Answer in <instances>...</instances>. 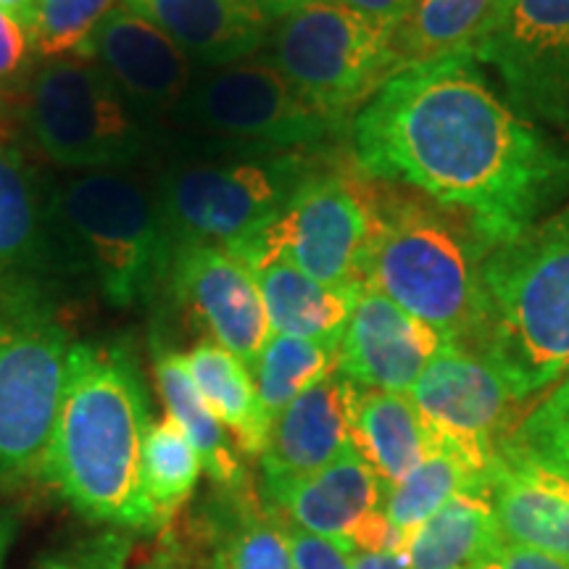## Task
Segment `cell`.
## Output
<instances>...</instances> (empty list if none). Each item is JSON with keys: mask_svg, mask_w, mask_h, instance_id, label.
Instances as JSON below:
<instances>
[{"mask_svg": "<svg viewBox=\"0 0 569 569\" xmlns=\"http://www.w3.org/2000/svg\"><path fill=\"white\" fill-rule=\"evenodd\" d=\"M361 388L332 372L284 407L269 427L261 453V486L274 488L301 480L332 465L351 448Z\"/></svg>", "mask_w": 569, "mask_h": 569, "instance_id": "cell-17", "label": "cell"}, {"mask_svg": "<svg viewBox=\"0 0 569 569\" xmlns=\"http://www.w3.org/2000/svg\"><path fill=\"white\" fill-rule=\"evenodd\" d=\"M188 525L209 543L222 569H293L288 525L267 507L253 482L213 486Z\"/></svg>", "mask_w": 569, "mask_h": 569, "instance_id": "cell-21", "label": "cell"}, {"mask_svg": "<svg viewBox=\"0 0 569 569\" xmlns=\"http://www.w3.org/2000/svg\"><path fill=\"white\" fill-rule=\"evenodd\" d=\"M174 124L246 151H317L343 132L269 59H246L198 77Z\"/></svg>", "mask_w": 569, "mask_h": 569, "instance_id": "cell-11", "label": "cell"}, {"mask_svg": "<svg viewBox=\"0 0 569 569\" xmlns=\"http://www.w3.org/2000/svg\"><path fill=\"white\" fill-rule=\"evenodd\" d=\"M117 9V0H38L30 27L34 56L42 61L90 59L98 24Z\"/></svg>", "mask_w": 569, "mask_h": 569, "instance_id": "cell-32", "label": "cell"}, {"mask_svg": "<svg viewBox=\"0 0 569 569\" xmlns=\"http://www.w3.org/2000/svg\"><path fill=\"white\" fill-rule=\"evenodd\" d=\"M317 151L182 153L163 167L153 198L172 251L230 248L272 222L319 163Z\"/></svg>", "mask_w": 569, "mask_h": 569, "instance_id": "cell-7", "label": "cell"}, {"mask_svg": "<svg viewBox=\"0 0 569 569\" xmlns=\"http://www.w3.org/2000/svg\"><path fill=\"white\" fill-rule=\"evenodd\" d=\"M196 67L222 69L253 59L272 38L274 19L243 0H127Z\"/></svg>", "mask_w": 569, "mask_h": 569, "instance_id": "cell-20", "label": "cell"}, {"mask_svg": "<svg viewBox=\"0 0 569 569\" xmlns=\"http://www.w3.org/2000/svg\"><path fill=\"white\" fill-rule=\"evenodd\" d=\"M472 56L519 117L569 142V0H501Z\"/></svg>", "mask_w": 569, "mask_h": 569, "instance_id": "cell-12", "label": "cell"}, {"mask_svg": "<svg viewBox=\"0 0 569 569\" xmlns=\"http://www.w3.org/2000/svg\"><path fill=\"white\" fill-rule=\"evenodd\" d=\"M549 396H553V398H561V401H569V372H567L565 377H561L559 386L553 388Z\"/></svg>", "mask_w": 569, "mask_h": 569, "instance_id": "cell-44", "label": "cell"}, {"mask_svg": "<svg viewBox=\"0 0 569 569\" xmlns=\"http://www.w3.org/2000/svg\"><path fill=\"white\" fill-rule=\"evenodd\" d=\"M17 515L11 509H0V569H3L6 557H9L13 536H17Z\"/></svg>", "mask_w": 569, "mask_h": 569, "instance_id": "cell-42", "label": "cell"}, {"mask_svg": "<svg viewBox=\"0 0 569 569\" xmlns=\"http://www.w3.org/2000/svg\"><path fill=\"white\" fill-rule=\"evenodd\" d=\"M467 348L486 356L519 403L569 372V198L480 261Z\"/></svg>", "mask_w": 569, "mask_h": 569, "instance_id": "cell-3", "label": "cell"}, {"mask_svg": "<svg viewBox=\"0 0 569 569\" xmlns=\"http://www.w3.org/2000/svg\"><path fill=\"white\" fill-rule=\"evenodd\" d=\"M174 303L211 336L217 346L251 369L272 338L259 280L243 261L217 246L174 248L167 272Z\"/></svg>", "mask_w": 569, "mask_h": 569, "instance_id": "cell-14", "label": "cell"}, {"mask_svg": "<svg viewBox=\"0 0 569 569\" xmlns=\"http://www.w3.org/2000/svg\"><path fill=\"white\" fill-rule=\"evenodd\" d=\"M61 274H84L119 309L151 301L172 243L156 198L122 172H90L51 190Z\"/></svg>", "mask_w": 569, "mask_h": 569, "instance_id": "cell-6", "label": "cell"}, {"mask_svg": "<svg viewBox=\"0 0 569 569\" xmlns=\"http://www.w3.org/2000/svg\"><path fill=\"white\" fill-rule=\"evenodd\" d=\"M411 403L443 448L486 475L517 422L519 401L486 356L448 343L409 390Z\"/></svg>", "mask_w": 569, "mask_h": 569, "instance_id": "cell-13", "label": "cell"}, {"mask_svg": "<svg viewBox=\"0 0 569 569\" xmlns=\"http://www.w3.org/2000/svg\"><path fill=\"white\" fill-rule=\"evenodd\" d=\"M188 367L203 401L217 415L246 459L261 457L269 438V419L261 411L251 369L213 340H201L188 353Z\"/></svg>", "mask_w": 569, "mask_h": 569, "instance_id": "cell-27", "label": "cell"}, {"mask_svg": "<svg viewBox=\"0 0 569 569\" xmlns=\"http://www.w3.org/2000/svg\"><path fill=\"white\" fill-rule=\"evenodd\" d=\"M151 425L148 390L130 346L122 340L74 343L40 480L92 522L124 532H161L142 482V446Z\"/></svg>", "mask_w": 569, "mask_h": 569, "instance_id": "cell-2", "label": "cell"}, {"mask_svg": "<svg viewBox=\"0 0 569 569\" xmlns=\"http://www.w3.org/2000/svg\"><path fill=\"white\" fill-rule=\"evenodd\" d=\"M503 538L569 559V475L515 443H503L482 475Z\"/></svg>", "mask_w": 569, "mask_h": 569, "instance_id": "cell-18", "label": "cell"}, {"mask_svg": "<svg viewBox=\"0 0 569 569\" xmlns=\"http://www.w3.org/2000/svg\"><path fill=\"white\" fill-rule=\"evenodd\" d=\"M340 340L272 336L251 367L261 411L274 422L284 407L338 369Z\"/></svg>", "mask_w": 569, "mask_h": 569, "instance_id": "cell-29", "label": "cell"}, {"mask_svg": "<svg viewBox=\"0 0 569 569\" xmlns=\"http://www.w3.org/2000/svg\"><path fill=\"white\" fill-rule=\"evenodd\" d=\"M332 3L359 13V17H365L367 21H372V24L382 27V30L393 34V30L401 24L403 17H407L415 0H332Z\"/></svg>", "mask_w": 569, "mask_h": 569, "instance_id": "cell-39", "label": "cell"}, {"mask_svg": "<svg viewBox=\"0 0 569 569\" xmlns=\"http://www.w3.org/2000/svg\"><path fill=\"white\" fill-rule=\"evenodd\" d=\"M501 0H415L390 34L398 71L472 53Z\"/></svg>", "mask_w": 569, "mask_h": 569, "instance_id": "cell-28", "label": "cell"}, {"mask_svg": "<svg viewBox=\"0 0 569 569\" xmlns=\"http://www.w3.org/2000/svg\"><path fill=\"white\" fill-rule=\"evenodd\" d=\"M290 553H293V569H353L351 551L336 540L315 536L288 525Z\"/></svg>", "mask_w": 569, "mask_h": 569, "instance_id": "cell-37", "label": "cell"}, {"mask_svg": "<svg viewBox=\"0 0 569 569\" xmlns=\"http://www.w3.org/2000/svg\"><path fill=\"white\" fill-rule=\"evenodd\" d=\"M448 343L436 327L365 284L340 338L338 372L361 390L409 393Z\"/></svg>", "mask_w": 569, "mask_h": 569, "instance_id": "cell-16", "label": "cell"}, {"mask_svg": "<svg viewBox=\"0 0 569 569\" xmlns=\"http://www.w3.org/2000/svg\"><path fill=\"white\" fill-rule=\"evenodd\" d=\"M486 246L465 219L415 190L372 180V240L365 284L469 346L478 317V269Z\"/></svg>", "mask_w": 569, "mask_h": 569, "instance_id": "cell-4", "label": "cell"}, {"mask_svg": "<svg viewBox=\"0 0 569 569\" xmlns=\"http://www.w3.org/2000/svg\"><path fill=\"white\" fill-rule=\"evenodd\" d=\"M351 446L377 475L382 488L390 490L440 443L411 403L409 393L361 390Z\"/></svg>", "mask_w": 569, "mask_h": 569, "instance_id": "cell-23", "label": "cell"}, {"mask_svg": "<svg viewBox=\"0 0 569 569\" xmlns=\"http://www.w3.org/2000/svg\"><path fill=\"white\" fill-rule=\"evenodd\" d=\"M372 240V180L353 167L322 161L272 222L224 248L259 272L288 261L325 284H365Z\"/></svg>", "mask_w": 569, "mask_h": 569, "instance_id": "cell-9", "label": "cell"}, {"mask_svg": "<svg viewBox=\"0 0 569 569\" xmlns=\"http://www.w3.org/2000/svg\"><path fill=\"white\" fill-rule=\"evenodd\" d=\"M353 569H409L407 553L396 551H353Z\"/></svg>", "mask_w": 569, "mask_h": 569, "instance_id": "cell-40", "label": "cell"}, {"mask_svg": "<svg viewBox=\"0 0 569 569\" xmlns=\"http://www.w3.org/2000/svg\"><path fill=\"white\" fill-rule=\"evenodd\" d=\"M27 127L48 159L84 174L134 167L151 159L167 138L132 109L92 59L48 61L34 71Z\"/></svg>", "mask_w": 569, "mask_h": 569, "instance_id": "cell-8", "label": "cell"}, {"mask_svg": "<svg viewBox=\"0 0 569 569\" xmlns=\"http://www.w3.org/2000/svg\"><path fill=\"white\" fill-rule=\"evenodd\" d=\"M509 443L569 475V401L546 396L515 427Z\"/></svg>", "mask_w": 569, "mask_h": 569, "instance_id": "cell-33", "label": "cell"}, {"mask_svg": "<svg viewBox=\"0 0 569 569\" xmlns=\"http://www.w3.org/2000/svg\"><path fill=\"white\" fill-rule=\"evenodd\" d=\"M478 478L480 475H475L457 453L438 446L422 465H417L407 478L386 493V515L390 525L409 543L427 519Z\"/></svg>", "mask_w": 569, "mask_h": 569, "instance_id": "cell-31", "label": "cell"}, {"mask_svg": "<svg viewBox=\"0 0 569 569\" xmlns=\"http://www.w3.org/2000/svg\"><path fill=\"white\" fill-rule=\"evenodd\" d=\"M32 59L34 51L27 27L0 9V96L19 90L27 80H32Z\"/></svg>", "mask_w": 569, "mask_h": 569, "instance_id": "cell-35", "label": "cell"}, {"mask_svg": "<svg viewBox=\"0 0 569 569\" xmlns=\"http://www.w3.org/2000/svg\"><path fill=\"white\" fill-rule=\"evenodd\" d=\"M269 46L284 80L343 127L398 71L390 32L332 0L277 19Z\"/></svg>", "mask_w": 569, "mask_h": 569, "instance_id": "cell-10", "label": "cell"}, {"mask_svg": "<svg viewBox=\"0 0 569 569\" xmlns=\"http://www.w3.org/2000/svg\"><path fill=\"white\" fill-rule=\"evenodd\" d=\"M351 161L457 213L486 251L569 198V153L498 96L472 53L396 71L353 113Z\"/></svg>", "mask_w": 569, "mask_h": 569, "instance_id": "cell-1", "label": "cell"}, {"mask_svg": "<svg viewBox=\"0 0 569 569\" xmlns=\"http://www.w3.org/2000/svg\"><path fill=\"white\" fill-rule=\"evenodd\" d=\"M71 346L53 280L0 269V493L40 478Z\"/></svg>", "mask_w": 569, "mask_h": 569, "instance_id": "cell-5", "label": "cell"}, {"mask_svg": "<svg viewBox=\"0 0 569 569\" xmlns=\"http://www.w3.org/2000/svg\"><path fill=\"white\" fill-rule=\"evenodd\" d=\"M201 457L172 417L148 430L142 446V482L159 515L161 532L174 528L201 478Z\"/></svg>", "mask_w": 569, "mask_h": 569, "instance_id": "cell-30", "label": "cell"}, {"mask_svg": "<svg viewBox=\"0 0 569 569\" xmlns=\"http://www.w3.org/2000/svg\"><path fill=\"white\" fill-rule=\"evenodd\" d=\"M0 269H19L48 280L61 274L51 190H42L30 163L6 142H0Z\"/></svg>", "mask_w": 569, "mask_h": 569, "instance_id": "cell-22", "label": "cell"}, {"mask_svg": "<svg viewBox=\"0 0 569 569\" xmlns=\"http://www.w3.org/2000/svg\"><path fill=\"white\" fill-rule=\"evenodd\" d=\"M243 3L253 6V9H259V11H264L269 19L277 21V19L288 17L290 11L301 9V6H306V3H311V0H243Z\"/></svg>", "mask_w": 569, "mask_h": 569, "instance_id": "cell-41", "label": "cell"}, {"mask_svg": "<svg viewBox=\"0 0 569 569\" xmlns=\"http://www.w3.org/2000/svg\"><path fill=\"white\" fill-rule=\"evenodd\" d=\"M161 536V549L140 569H222L209 543L190 525L184 528L182 536L174 532V528L163 530Z\"/></svg>", "mask_w": 569, "mask_h": 569, "instance_id": "cell-36", "label": "cell"}, {"mask_svg": "<svg viewBox=\"0 0 569 569\" xmlns=\"http://www.w3.org/2000/svg\"><path fill=\"white\" fill-rule=\"evenodd\" d=\"M34 6H38V0H0V9L9 11L13 19H19L21 24L27 27V32H30L32 27Z\"/></svg>", "mask_w": 569, "mask_h": 569, "instance_id": "cell-43", "label": "cell"}, {"mask_svg": "<svg viewBox=\"0 0 569 569\" xmlns=\"http://www.w3.org/2000/svg\"><path fill=\"white\" fill-rule=\"evenodd\" d=\"M261 298L274 336L340 340L356 298L365 284H325L288 261H274L259 272Z\"/></svg>", "mask_w": 569, "mask_h": 569, "instance_id": "cell-25", "label": "cell"}, {"mask_svg": "<svg viewBox=\"0 0 569 569\" xmlns=\"http://www.w3.org/2000/svg\"><path fill=\"white\" fill-rule=\"evenodd\" d=\"M153 375L159 393L163 398L169 417L182 427L190 443L201 457V465L217 488H240L248 486V475L243 453L230 440V432L219 422L217 415L203 401L193 375H190L188 356L177 353L174 348L153 340Z\"/></svg>", "mask_w": 569, "mask_h": 569, "instance_id": "cell-24", "label": "cell"}, {"mask_svg": "<svg viewBox=\"0 0 569 569\" xmlns=\"http://www.w3.org/2000/svg\"><path fill=\"white\" fill-rule=\"evenodd\" d=\"M130 553V532L106 528L53 551L51 557L40 561L38 569H127Z\"/></svg>", "mask_w": 569, "mask_h": 569, "instance_id": "cell-34", "label": "cell"}, {"mask_svg": "<svg viewBox=\"0 0 569 569\" xmlns=\"http://www.w3.org/2000/svg\"><path fill=\"white\" fill-rule=\"evenodd\" d=\"M90 59L101 63L132 109L163 132L198 80L196 63L130 6H117L98 24Z\"/></svg>", "mask_w": 569, "mask_h": 569, "instance_id": "cell-15", "label": "cell"}, {"mask_svg": "<svg viewBox=\"0 0 569 569\" xmlns=\"http://www.w3.org/2000/svg\"><path fill=\"white\" fill-rule=\"evenodd\" d=\"M475 569H569V559L551 557L503 538Z\"/></svg>", "mask_w": 569, "mask_h": 569, "instance_id": "cell-38", "label": "cell"}, {"mask_svg": "<svg viewBox=\"0 0 569 569\" xmlns=\"http://www.w3.org/2000/svg\"><path fill=\"white\" fill-rule=\"evenodd\" d=\"M259 493L284 525L330 538L348 549L353 532L386 509L388 490L351 446L319 472L284 486L259 488Z\"/></svg>", "mask_w": 569, "mask_h": 569, "instance_id": "cell-19", "label": "cell"}, {"mask_svg": "<svg viewBox=\"0 0 569 569\" xmlns=\"http://www.w3.org/2000/svg\"><path fill=\"white\" fill-rule=\"evenodd\" d=\"M503 540L486 478L472 480L409 540V569H475Z\"/></svg>", "mask_w": 569, "mask_h": 569, "instance_id": "cell-26", "label": "cell"}]
</instances>
